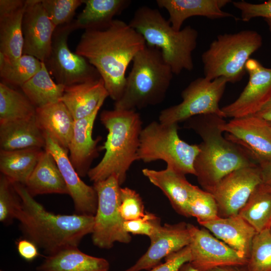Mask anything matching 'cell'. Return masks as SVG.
Masks as SVG:
<instances>
[{"instance_id": "7c38bea8", "label": "cell", "mask_w": 271, "mask_h": 271, "mask_svg": "<svg viewBox=\"0 0 271 271\" xmlns=\"http://www.w3.org/2000/svg\"><path fill=\"white\" fill-rule=\"evenodd\" d=\"M190 235L191 265L200 271L224 266H245L248 258L205 228L187 223Z\"/></svg>"}, {"instance_id": "30bf717a", "label": "cell", "mask_w": 271, "mask_h": 271, "mask_svg": "<svg viewBox=\"0 0 271 271\" xmlns=\"http://www.w3.org/2000/svg\"><path fill=\"white\" fill-rule=\"evenodd\" d=\"M227 83L224 77L213 80L205 77L195 79L182 91V102L162 110L159 121L164 124H178L193 116L207 114L225 117L219 103Z\"/></svg>"}, {"instance_id": "bcb514c9", "label": "cell", "mask_w": 271, "mask_h": 271, "mask_svg": "<svg viewBox=\"0 0 271 271\" xmlns=\"http://www.w3.org/2000/svg\"><path fill=\"white\" fill-rule=\"evenodd\" d=\"M209 271H246L245 266H224L214 268Z\"/></svg>"}, {"instance_id": "4fadbf2b", "label": "cell", "mask_w": 271, "mask_h": 271, "mask_svg": "<svg viewBox=\"0 0 271 271\" xmlns=\"http://www.w3.org/2000/svg\"><path fill=\"white\" fill-rule=\"evenodd\" d=\"M261 183L258 164L236 170L224 177L209 192L215 199L219 217L238 214L251 193Z\"/></svg>"}, {"instance_id": "d6a6232c", "label": "cell", "mask_w": 271, "mask_h": 271, "mask_svg": "<svg viewBox=\"0 0 271 271\" xmlns=\"http://www.w3.org/2000/svg\"><path fill=\"white\" fill-rule=\"evenodd\" d=\"M36 109L24 94L0 83V122L32 118Z\"/></svg>"}, {"instance_id": "5bb4252c", "label": "cell", "mask_w": 271, "mask_h": 271, "mask_svg": "<svg viewBox=\"0 0 271 271\" xmlns=\"http://www.w3.org/2000/svg\"><path fill=\"white\" fill-rule=\"evenodd\" d=\"M226 138L245 150L257 164L271 161L269 122L254 114L232 118L222 126Z\"/></svg>"}, {"instance_id": "484cf974", "label": "cell", "mask_w": 271, "mask_h": 271, "mask_svg": "<svg viewBox=\"0 0 271 271\" xmlns=\"http://www.w3.org/2000/svg\"><path fill=\"white\" fill-rule=\"evenodd\" d=\"M110 264L104 258L91 256L78 247L62 249L47 255L37 271H108Z\"/></svg>"}, {"instance_id": "c3c4849f", "label": "cell", "mask_w": 271, "mask_h": 271, "mask_svg": "<svg viewBox=\"0 0 271 271\" xmlns=\"http://www.w3.org/2000/svg\"><path fill=\"white\" fill-rule=\"evenodd\" d=\"M265 22L266 23L269 31L271 32V20L270 19H264Z\"/></svg>"}, {"instance_id": "8992f818", "label": "cell", "mask_w": 271, "mask_h": 271, "mask_svg": "<svg viewBox=\"0 0 271 271\" xmlns=\"http://www.w3.org/2000/svg\"><path fill=\"white\" fill-rule=\"evenodd\" d=\"M132 62L123 93L114 108L136 111L162 103L174 74L161 50L146 44Z\"/></svg>"}, {"instance_id": "9c48e42d", "label": "cell", "mask_w": 271, "mask_h": 271, "mask_svg": "<svg viewBox=\"0 0 271 271\" xmlns=\"http://www.w3.org/2000/svg\"><path fill=\"white\" fill-rule=\"evenodd\" d=\"M98 197L94 217L92 240L94 245L101 249L111 248L115 242L128 243L129 233L124 229V220L119 211L120 185L116 176L94 182Z\"/></svg>"}, {"instance_id": "7402d4cb", "label": "cell", "mask_w": 271, "mask_h": 271, "mask_svg": "<svg viewBox=\"0 0 271 271\" xmlns=\"http://www.w3.org/2000/svg\"><path fill=\"white\" fill-rule=\"evenodd\" d=\"M142 173L163 192L176 212L189 217L188 204L195 185L191 184L185 175L168 167L162 170L145 168L142 170Z\"/></svg>"}, {"instance_id": "277c9868", "label": "cell", "mask_w": 271, "mask_h": 271, "mask_svg": "<svg viewBox=\"0 0 271 271\" xmlns=\"http://www.w3.org/2000/svg\"><path fill=\"white\" fill-rule=\"evenodd\" d=\"M101 123L108 131L106 140L101 150L103 157L90 169L88 176L94 182L116 176L122 185L134 162L138 161L140 134L143 121L135 110L113 109L104 110L100 115Z\"/></svg>"}, {"instance_id": "ab89813d", "label": "cell", "mask_w": 271, "mask_h": 271, "mask_svg": "<svg viewBox=\"0 0 271 271\" xmlns=\"http://www.w3.org/2000/svg\"><path fill=\"white\" fill-rule=\"evenodd\" d=\"M162 227L160 218L149 212H146L141 218L123 223L124 229L128 233L146 235L150 239L159 233Z\"/></svg>"}, {"instance_id": "e575fe53", "label": "cell", "mask_w": 271, "mask_h": 271, "mask_svg": "<svg viewBox=\"0 0 271 271\" xmlns=\"http://www.w3.org/2000/svg\"><path fill=\"white\" fill-rule=\"evenodd\" d=\"M188 213L189 217L196 218L200 224L220 217L214 196L197 186H194L191 194L188 204Z\"/></svg>"}, {"instance_id": "b9f144b4", "label": "cell", "mask_w": 271, "mask_h": 271, "mask_svg": "<svg viewBox=\"0 0 271 271\" xmlns=\"http://www.w3.org/2000/svg\"><path fill=\"white\" fill-rule=\"evenodd\" d=\"M191 259V250L188 245L170 254L165 258L164 263H160L148 271H178L183 264L190 262Z\"/></svg>"}, {"instance_id": "f6af8a7d", "label": "cell", "mask_w": 271, "mask_h": 271, "mask_svg": "<svg viewBox=\"0 0 271 271\" xmlns=\"http://www.w3.org/2000/svg\"><path fill=\"white\" fill-rule=\"evenodd\" d=\"M255 115L271 123V98Z\"/></svg>"}, {"instance_id": "7a4b0ae2", "label": "cell", "mask_w": 271, "mask_h": 271, "mask_svg": "<svg viewBox=\"0 0 271 271\" xmlns=\"http://www.w3.org/2000/svg\"><path fill=\"white\" fill-rule=\"evenodd\" d=\"M21 199L16 219L24 238L42 249L47 255L78 247L83 237L93 232L94 217L74 214H55L36 201L25 185L13 183Z\"/></svg>"}, {"instance_id": "816d5d0a", "label": "cell", "mask_w": 271, "mask_h": 271, "mask_svg": "<svg viewBox=\"0 0 271 271\" xmlns=\"http://www.w3.org/2000/svg\"><path fill=\"white\" fill-rule=\"evenodd\" d=\"M0 271H3V270H1Z\"/></svg>"}, {"instance_id": "9a60e30c", "label": "cell", "mask_w": 271, "mask_h": 271, "mask_svg": "<svg viewBox=\"0 0 271 271\" xmlns=\"http://www.w3.org/2000/svg\"><path fill=\"white\" fill-rule=\"evenodd\" d=\"M245 71L249 75L247 85L235 101L221 108L225 117L254 115L271 98V68L250 58Z\"/></svg>"}, {"instance_id": "ba28073f", "label": "cell", "mask_w": 271, "mask_h": 271, "mask_svg": "<svg viewBox=\"0 0 271 271\" xmlns=\"http://www.w3.org/2000/svg\"><path fill=\"white\" fill-rule=\"evenodd\" d=\"M178 123L164 124L153 121L143 128L138 153V161L149 163L162 160L167 167L186 175H195L194 163L199 151L198 145L181 140Z\"/></svg>"}, {"instance_id": "ee69618b", "label": "cell", "mask_w": 271, "mask_h": 271, "mask_svg": "<svg viewBox=\"0 0 271 271\" xmlns=\"http://www.w3.org/2000/svg\"><path fill=\"white\" fill-rule=\"evenodd\" d=\"M258 165L260 171L261 183L271 190V161L260 163Z\"/></svg>"}, {"instance_id": "d4e9b609", "label": "cell", "mask_w": 271, "mask_h": 271, "mask_svg": "<svg viewBox=\"0 0 271 271\" xmlns=\"http://www.w3.org/2000/svg\"><path fill=\"white\" fill-rule=\"evenodd\" d=\"M44 134L38 126L35 116L26 119L0 122V148L15 151L45 148Z\"/></svg>"}, {"instance_id": "5b68a950", "label": "cell", "mask_w": 271, "mask_h": 271, "mask_svg": "<svg viewBox=\"0 0 271 271\" xmlns=\"http://www.w3.org/2000/svg\"><path fill=\"white\" fill-rule=\"evenodd\" d=\"M128 24L143 36L147 45L161 50L174 74L193 69L192 53L198 37L195 29L187 26L176 31L158 10L146 6L135 11Z\"/></svg>"}, {"instance_id": "681fc988", "label": "cell", "mask_w": 271, "mask_h": 271, "mask_svg": "<svg viewBox=\"0 0 271 271\" xmlns=\"http://www.w3.org/2000/svg\"><path fill=\"white\" fill-rule=\"evenodd\" d=\"M269 231H270V233H271V226H270V227L269 228Z\"/></svg>"}, {"instance_id": "d6986e66", "label": "cell", "mask_w": 271, "mask_h": 271, "mask_svg": "<svg viewBox=\"0 0 271 271\" xmlns=\"http://www.w3.org/2000/svg\"><path fill=\"white\" fill-rule=\"evenodd\" d=\"M103 103L89 116L74 121L73 134L69 146V159L80 177L88 175L91 165L101 151L98 146L101 138H92L95 120Z\"/></svg>"}, {"instance_id": "f35d334b", "label": "cell", "mask_w": 271, "mask_h": 271, "mask_svg": "<svg viewBox=\"0 0 271 271\" xmlns=\"http://www.w3.org/2000/svg\"><path fill=\"white\" fill-rule=\"evenodd\" d=\"M144 208L142 199L138 193L128 187L121 188L119 211L124 221L143 217L146 213Z\"/></svg>"}, {"instance_id": "8d00e7d4", "label": "cell", "mask_w": 271, "mask_h": 271, "mask_svg": "<svg viewBox=\"0 0 271 271\" xmlns=\"http://www.w3.org/2000/svg\"><path fill=\"white\" fill-rule=\"evenodd\" d=\"M21 206V199L12 182L3 174L0 176V221L11 223Z\"/></svg>"}, {"instance_id": "ffe728a7", "label": "cell", "mask_w": 271, "mask_h": 271, "mask_svg": "<svg viewBox=\"0 0 271 271\" xmlns=\"http://www.w3.org/2000/svg\"><path fill=\"white\" fill-rule=\"evenodd\" d=\"M232 2L230 0H157L156 3L165 9L169 15V21L176 31L181 30L184 21L194 16L214 20L233 17L222 9Z\"/></svg>"}, {"instance_id": "f907efd6", "label": "cell", "mask_w": 271, "mask_h": 271, "mask_svg": "<svg viewBox=\"0 0 271 271\" xmlns=\"http://www.w3.org/2000/svg\"><path fill=\"white\" fill-rule=\"evenodd\" d=\"M269 124H270V127H271V123H270V122H269Z\"/></svg>"}, {"instance_id": "f1b7e54d", "label": "cell", "mask_w": 271, "mask_h": 271, "mask_svg": "<svg viewBox=\"0 0 271 271\" xmlns=\"http://www.w3.org/2000/svg\"><path fill=\"white\" fill-rule=\"evenodd\" d=\"M26 5L27 0L16 9L0 13V53L10 60L23 55L22 23Z\"/></svg>"}, {"instance_id": "cb8c5ba5", "label": "cell", "mask_w": 271, "mask_h": 271, "mask_svg": "<svg viewBox=\"0 0 271 271\" xmlns=\"http://www.w3.org/2000/svg\"><path fill=\"white\" fill-rule=\"evenodd\" d=\"M35 119L44 134L69 151L75 120L61 101L36 108Z\"/></svg>"}, {"instance_id": "52a82bcc", "label": "cell", "mask_w": 271, "mask_h": 271, "mask_svg": "<svg viewBox=\"0 0 271 271\" xmlns=\"http://www.w3.org/2000/svg\"><path fill=\"white\" fill-rule=\"evenodd\" d=\"M262 44L261 35L252 30L219 35L202 54L204 77L210 80L224 77L232 83L239 81L247 61Z\"/></svg>"}, {"instance_id": "8fae6325", "label": "cell", "mask_w": 271, "mask_h": 271, "mask_svg": "<svg viewBox=\"0 0 271 271\" xmlns=\"http://www.w3.org/2000/svg\"><path fill=\"white\" fill-rule=\"evenodd\" d=\"M75 30L72 21L56 28L50 54L44 62L56 83L65 87L101 78L95 68L86 59L69 49L68 37Z\"/></svg>"}, {"instance_id": "44dd1931", "label": "cell", "mask_w": 271, "mask_h": 271, "mask_svg": "<svg viewBox=\"0 0 271 271\" xmlns=\"http://www.w3.org/2000/svg\"><path fill=\"white\" fill-rule=\"evenodd\" d=\"M200 225L216 237L248 258L254 228L238 214L218 218Z\"/></svg>"}, {"instance_id": "1f68e13d", "label": "cell", "mask_w": 271, "mask_h": 271, "mask_svg": "<svg viewBox=\"0 0 271 271\" xmlns=\"http://www.w3.org/2000/svg\"><path fill=\"white\" fill-rule=\"evenodd\" d=\"M238 215L251 225L257 232L271 226V190L262 183L250 195Z\"/></svg>"}, {"instance_id": "836d02e7", "label": "cell", "mask_w": 271, "mask_h": 271, "mask_svg": "<svg viewBox=\"0 0 271 271\" xmlns=\"http://www.w3.org/2000/svg\"><path fill=\"white\" fill-rule=\"evenodd\" d=\"M42 62L35 57L23 54L15 60L0 53V76L5 84L20 87L41 68Z\"/></svg>"}, {"instance_id": "e0dca14e", "label": "cell", "mask_w": 271, "mask_h": 271, "mask_svg": "<svg viewBox=\"0 0 271 271\" xmlns=\"http://www.w3.org/2000/svg\"><path fill=\"white\" fill-rule=\"evenodd\" d=\"M45 150L54 158L71 197L76 214L94 216L98 204L97 193L93 186L85 184L73 166L68 151L60 147L51 138L44 134Z\"/></svg>"}, {"instance_id": "603a6c76", "label": "cell", "mask_w": 271, "mask_h": 271, "mask_svg": "<svg viewBox=\"0 0 271 271\" xmlns=\"http://www.w3.org/2000/svg\"><path fill=\"white\" fill-rule=\"evenodd\" d=\"M101 78L66 86L61 99L74 120L87 117L108 97Z\"/></svg>"}, {"instance_id": "60d3db41", "label": "cell", "mask_w": 271, "mask_h": 271, "mask_svg": "<svg viewBox=\"0 0 271 271\" xmlns=\"http://www.w3.org/2000/svg\"><path fill=\"white\" fill-rule=\"evenodd\" d=\"M232 3L240 11L241 19L244 22L257 17L271 20V0L256 4L244 1L232 2Z\"/></svg>"}, {"instance_id": "f546056e", "label": "cell", "mask_w": 271, "mask_h": 271, "mask_svg": "<svg viewBox=\"0 0 271 271\" xmlns=\"http://www.w3.org/2000/svg\"><path fill=\"white\" fill-rule=\"evenodd\" d=\"M31 148L15 151H0V171L13 183L25 185L43 152Z\"/></svg>"}, {"instance_id": "7bdbcfd3", "label": "cell", "mask_w": 271, "mask_h": 271, "mask_svg": "<svg viewBox=\"0 0 271 271\" xmlns=\"http://www.w3.org/2000/svg\"><path fill=\"white\" fill-rule=\"evenodd\" d=\"M18 253L27 261H32L39 255L38 247L32 241L24 238L16 242Z\"/></svg>"}, {"instance_id": "6da1fadb", "label": "cell", "mask_w": 271, "mask_h": 271, "mask_svg": "<svg viewBox=\"0 0 271 271\" xmlns=\"http://www.w3.org/2000/svg\"><path fill=\"white\" fill-rule=\"evenodd\" d=\"M146 45L143 36L128 24L114 20L106 29L86 30L75 53L95 68L115 102L123 93L128 66Z\"/></svg>"}, {"instance_id": "74e56055", "label": "cell", "mask_w": 271, "mask_h": 271, "mask_svg": "<svg viewBox=\"0 0 271 271\" xmlns=\"http://www.w3.org/2000/svg\"><path fill=\"white\" fill-rule=\"evenodd\" d=\"M48 17L57 28L69 24L83 0H41Z\"/></svg>"}, {"instance_id": "4316f807", "label": "cell", "mask_w": 271, "mask_h": 271, "mask_svg": "<svg viewBox=\"0 0 271 271\" xmlns=\"http://www.w3.org/2000/svg\"><path fill=\"white\" fill-rule=\"evenodd\" d=\"M25 186L33 197L48 194L69 195L67 187L54 158L45 149Z\"/></svg>"}, {"instance_id": "2e32d148", "label": "cell", "mask_w": 271, "mask_h": 271, "mask_svg": "<svg viewBox=\"0 0 271 271\" xmlns=\"http://www.w3.org/2000/svg\"><path fill=\"white\" fill-rule=\"evenodd\" d=\"M56 29L43 8L41 0H27L22 23L23 55L33 56L45 62L51 53Z\"/></svg>"}, {"instance_id": "83f0119b", "label": "cell", "mask_w": 271, "mask_h": 271, "mask_svg": "<svg viewBox=\"0 0 271 271\" xmlns=\"http://www.w3.org/2000/svg\"><path fill=\"white\" fill-rule=\"evenodd\" d=\"M83 11L72 21L75 30H102L112 23L131 4L129 0H83Z\"/></svg>"}, {"instance_id": "4dcf8cb0", "label": "cell", "mask_w": 271, "mask_h": 271, "mask_svg": "<svg viewBox=\"0 0 271 271\" xmlns=\"http://www.w3.org/2000/svg\"><path fill=\"white\" fill-rule=\"evenodd\" d=\"M21 88L32 104L39 108L61 101L65 86L53 80L42 62L40 70Z\"/></svg>"}, {"instance_id": "7dc6e473", "label": "cell", "mask_w": 271, "mask_h": 271, "mask_svg": "<svg viewBox=\"0 0 271 271\" xmlns=\"http://www.w3.org/2000/svg\"><path fill=\"white\" fill-rule=\"evenodd\" d=\"M178 271H200L194 266H193L191 264L188 262L183 264L181 267L179 268Z\"/></svg>"}, {"instance_id": "ac0fdd59", "label": "cell", "mask_w": 271, "mask_h": 271, "mask_svg": "<svg viewBox=\"0 0 271 271\" xmlns=\"http://www.w3.org/2000/svg\"><path fill=\"white\" fill-rule=\"evenodd\" d=\"M150 241L146 253L133 265L123 271L148 270L161 263L163 258L189 245L190 235L187 223H166Z\"/></svg>"}, {"instance_id": "3957f363", "label": "cell", "mask_w": 271, "mask_h": 271, "mask_svg": "<svg viewBox=\"0 0 271 271\" xmlns=\"http://www.w3.org/2000/svg\"><path fill=\"white\" fill-rule=\"evenodd\" d=\"M226 121L216 114L193 116L184 127L192 129L201 138L194 168L195 176L204 190L210 192L225 176L256 164L241 147L224 138L222 126Z\"/></svg>"}, {"instance_id": "d590c367", "label": "cell", "mask_w": 271, "mask_h": 271, "mask_svg": "<svg viewBox=\"0 0 271 271\" xmlns=\"http://www.w3.org/2000/svg\"><path fill=\"white\" fill-rule=\"evenodd\" d=\"M245 267L246 271H271V233L269 229L255 235Z\"/></svg>"}]
</instances>
